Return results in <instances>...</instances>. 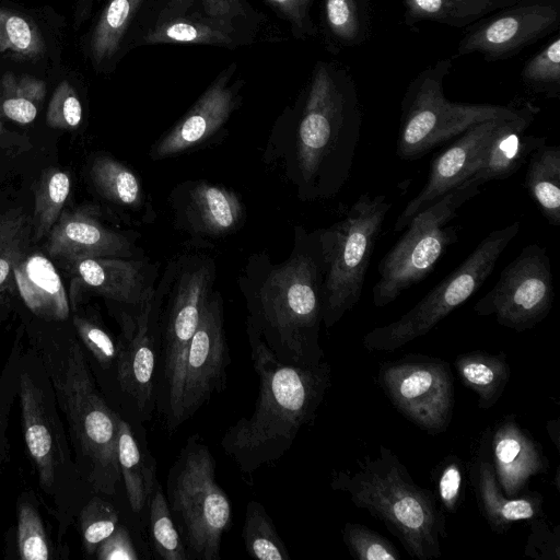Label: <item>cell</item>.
Segmentation results:
<instances>
[{"instance_id": "cell-45", "label": "cell", "mask_w": 560, "mask_h": 560, "mask_svg": "<svg viewBox=\"0 0 560 560\" xmlns=\"http://www.w3.org/2000/svg\"><path fill=\"white\" fill-rule=\"evenodd\" d=\"M73 330L91 357L103 370L115 368L118 355V342L107 330L101 319L94 315L72 314Z\"/></svg>"}, {"instance_id": "cell-43", "label": "cell", "mask_w": 560, "mask_h": 560, "mask_svg": "<svg viewBox=\"0 0 560 560\" xmlns=\"http://www.w3.org/2000/svg\"><path fill=\"white\" fill-rule=\"evenodd\" d=\"M77 521L83 552L91 557L98 545L118 526L119 513L102 494L94 493L78 512Z\"/></svg>"}, {"instance_id": "cell-1", "label": "cell", "mask_w": 560, "mask_h": 560, "mask_svg": "<svg viewBox=\"0 0 560 560\" xmlns=\"http://www.w3.org/2000/svg\"><path fill=\"white\" fill-rule=\"evenodd\" d=\"M362 127L352 74L319 60L301 98L270 135L265 160L281 168L303 201L330 199L350 177Z\"/></svg>"}, {"instance_id": "cell-2", "label": "cell", "mask_w": 560, "mask_h": 560, "mask_svg": "<svg viewBox=\"0 0 560 560\" xmlns=\"http://www.w3.org/2000/svg\"><path fill=\"white\" fill-rule=\"evenodd\" d=\"M324 276L319 229L299 225L285 260L275 264L267 252L255 253L238 277L246 329L285 364L312 366L324 361L319 343Z\"/></svg>"}, {"instance_id": "cell-38", "label": "cell", "mask_w": 560, "mask_h": 560, "mask_svg": "<svg viewBox=\"0 0 560 560\" xmlns=\"http://www.w3.org/2000/svg\"><path fill=\"white\" fill-rule=\"evenodd\" d=\"M70 189L71 180L66 172L50 167L42 173L35 188L32 242L47 236L63 211Z\"/></svg>"}, {"instance_id": "cell-48", "label": "cell", "mask_w": 560, "mask_h": 560, "mask_svg": "<svg viewBox=\"0 0 560 560\" xmlns=\"http://www.w3.org/2000/svg\"><path fill=\"white\" fill-rule=\"evenodd\" d=\"M83 119V106L78 90L69 79L55 88L46 110V122L50 128L77 129Z\"/></svg>"}, {"instance_id": "cell-16", "label": "cell", "mask_w": 560, "mask_h": 560, "mask_svg": "<svg viewBox=\"0 0 560 560\" xmlns=\"http://www.w3.org/2000/svg\"><path fill=\"white\" fill-rule=\"evenodd\" d=\"M559 26L560 0H515L468 26L457 56L478 54L487 61L505 60L558 33Z\"/></svg>"}, {"instance_id": "cell-10", "label": "cell", "mask_w": 560, "mask_h": 560, "mask_svg": "<svg viewBox=\"0 0 560 560\" xmlns=\"http://www.w3.org/2000/svg\"><path fill=\"white\" fill-rule=\"evenodd\" d=\"M393 205L385 195L362 194L345 217L319 229L325 276L323 324L336 325L360 301L366 271Z\"/></svg>"}, {"instance_id": "cell-51", "label": "cell", "mask_w": 560, "mask_h": 560, "mask_svg": "<svg viewBox=\"0 0 560 560\" xmlns=\"http://www.w3.org/2000/svg\"><path fill=\"white\" fill-rule=\"evenodd\" d=\"M94 556L98 560H138L140 557L128 528L118 524L116 529L104 539Z\"/></svg>"}, {"instance_id": "cell-56", "label": "cell", "mask_w": 560, "mask_h": 560, "mask_svg": "<svg viewBox=\"0 0 560 560\" xmlns=\"http://www.w3.org/2000/svg\"><path fill=\"white\" fill-rule=\"evenodd\" d=\"M559 476H560V471H559V467H558L557 471H556V478H555V480H556L555 482H556L558 491L560 489V487H559V481H560Z\"/></svg>"}, {"instance_id": "cell-42", "label": "cell", "mask_w": 560, "mask_h": 560, "mask_svg": "<svg viewBox=\"0 0 560 560\" xmlns=\"http://www.w3.org/2000/svg\"><path fill=\"white\" fill-rule=\"evenodd\" d=\"M521 80L534 93L560 97V36L558 33L521 70Z\"/></svg>"}, {"instance_id": "cell-44", "label": "cell", "mask_w": 560, "mask_h": 560, "mask_svg": "<svg viewBox=\"0 0 560 560\" xmlns=\"http://www.w3.org/2000/svg\"><path fill=\"white\" fill-rule=\"evenodd\" d=\"M23 334L22 329L18 331L11 352L0 371V472L11 459L8 438L9 416L18 395L19 365L24 349Z\"/></svg>"}, {"instance_id": "cell-37", "label": "cell", "mask_w": 560, "mask_h": 560, "mask_svg": "<svg viewBox=\"0 0 560 560\" xmlns=\"http://www.w3.org/2000/svg\"><path fill=\"white\" fill-rule=\"evenodd\" d=\"M15 549L22 560L62 558L63 550L52 544L36 498L30 492H23L16 501Z\"/></svg>"}, {"instance_id": "cell-33", "label": "cell", "mask_w": 560, "mask_h": 560, "mask_svg": "<svg viewBox=\"0 0 560 560\" xmlns=\"http://www.w3.org/2000/svg\"><path fill=\"white\" fill-rule=\"evenodd\" d=\"M513 2L515 0H402L404 24L412 27L420 22H435L467 28Z\"/></svg>"}, {"instance_id": "cell-20", "label": "cell", "mask_w": 560, "mask_h": 560, "mask_svg": "<svg viewBox=\"0 0 560 560\" xmlns=\"http://www.w3.org/2000/svg\"><path fill=\"white\" fill-rule=\"evenodd\" d=\"M236 70L231 63L219 73L189 110L150 150L154 161L183 154L210 141L241 102V80L230 83Z\"/></svg>"}, {"instance_id": "cell-14", "label": "cell", "mask_w": 560, "mask_h": 560, "mask_svg": "<svg viewBox=\"0 0 560 560\" xmlns=\"http://www.w3.org/2000/svg\"><path fill=\"white\" fill-rule=\"evenodd\" d=\"M377 383L409 421L430 434L444 432L453 417L455 392L450 364L439 358L406 355L380 366Z\"/></svg>"}, {"instance_id": "cell-35", "label": "cell", "mask_w": 560, "mask_h": 560, "mask_svg": "<svg viewBox=\"0 0 560 560\" xmlns=\"http://www.w3.org/2000/svg\"><path fill=\"white\" fill-rule=\"evenodd\" d=\"M525 186L549 224H560V145L544 144L527 160Z\"/></svg>"}, {"instance_id": "cell-47", "label": "cell", "mask_w": 560, "mask_h": 560, "mask_svg": "<svg viewBox=\"0 0 560 560\" xmlns=\"http://www.w3.org/2000/svg\"><path fill=\"white\" fill-rule=\"evenodd\" d=\"M342 540L357 560H399L397 548L377 532L358 523L348 522L342 529Z\"/></svg>"}, {"instance_id": "cell-18", "label": "cell", "mask_w": 560, "mask_h": 560, "mask_svg": "<svg viewBox=\"0 0 560 560\" xmlns=\"http://www.w3.org/2000/svg\"><path fill=\"white\" fill-rule=\"evenodd\" d=\"M236 23L210 15L197 0L147 3L133 30L138 45L187 44L235 48L244 43Z\"/></svg>"}, {"instance_id": "cell-25", "label": "cell", "mask_w": 560, "mask_h": 560, "mask_svg": "<svg viewBox=\"0 0 560 560\" xmlns=\"http://www.w3.org/2000/svg\"><path fill=\"white\" fill-rule=\"evenodd\" d=\"M57 18L54 11L0 2V56L34 66L54 60L59 52Z\"/></svg>"}, {"instance_id": "cell-46", "label": "cell", "mask_w": 560, "mask_h": 560, "mask_svg": "<svg viewBox=\"0 0 560 560\" xmlns=\"http://www.w3.org/2000/svg\"><path fill=\"white\" fill-rule=\"evenodd\" d=\"M434 497L440 508L456 513L465 499L466 466L456 455L444 457L433 469Z\"/></svg>"}, {"instance_id": "cell-28", "label": "cell", "mask_w": 560, "mask_h": 560, "mask_svg": "<svg viewBox=\"0 0 560 560\" xmlns=\"http://www.w3.org/2000/svg\"><path fill=\"white\" fill-rule=\"evenodd\" d=\"M149 0H106L82 39V51L96 73H112L130 49V40Z\"/></svg>"}, {"instance_id": "cell-19", "label": "cell", "mask_w": 560, "mask_h": 560, "mask_svg": "<svg viewBox=\"0 0 560 560\" xmlns=\"http://www.w3.org/2000/svg\"><path fill=\"white\" fill-rule=\"evenodd\" d=\"M65 264L74 285L69 299L71 312L78 311L81 292L110 303L140 304L154 293L160 271L159 264L145 256L85 258Z\"/></svg>"}, {"instance_id": "cell-49", "label": "cell", "mask_w": 560, "mask_h": 560, "mask_svg": "<svg viewBox=\"0 0 560 560\" xmlns=\"http://www.w3.org/2000/svg\"><path fill=\"white\" fill-rule=\"evenodd\" d=\"M524 555L537 560H560V525L551 527L544 516L530 520Z\"/></svg>"}, {"instance_id": "cell-7", "label": "cell", "mask_w": 560, "mask_h": 560, "mask_svg": "<svg viewBox=\"0 0 560 560\" xmlns=\"http://www.w3.org/2000/svg\"><path fill=\"white\" fill-rule=\"evenodd\" d=\"M217 277L212 257L183 253L168 260L155 293L160 306V354L156 411L171 434L178 427L184 369L188 348Z\"/></svg>"}, {"instance_id": "cell-40", "label": "cell", "mask_w": 560, "mask_h": 560, "mask_svg": "<svg viewBox=\"0 0 560 560\" xmlns=\"http://www.w3.org/2000/svg\"><path fill=\"white\" fill-rule=\"evenodd\" d=\"M242 538L247 555L254 559L290 560L289 550L271 517L256 500L247 503Z\"/></svg>"}, {"instance_id": "cell-57", "label": "cell", "mask_w": 560, "mask_h": 560, "mask_svg": "<svg viewBox=\"0 0 560 560\" xmlns=\"http://www.w3.org/2000/svg\"><path fill=\"white\" fill-rule=\"evenodd\" d=\"M7 133V130L4 128L2 119H0V137L4 136Z\"/></svg>"}, {"instance_id": "cell-53", "label": "cell", "mask_w": 560, "mask_h": 560, "mask_svg": "<svg viewBox=\"0 0 560 560\" xmlns=\"http://www.w3.org/2000/svg\"><path fill=\"white\" fill-rule=\"evenodd\" d=\"M102 0H75L73 5L72 27L78 31L91 19L93 11Z\"/></svg>"}, {"instance_id": "cell-8", "label": "cell", "mask_w": 560, "mask_h": 560, "mask_svg": "<svg viewBox=\"0 0 560 560\" xmlns=\"http://www.w3.org/2000/svg\"><path fill=\"white\" fill-rule=\"evenodd\" d=\"M215 459L198 434L191 435L171 466L166 500L189 560H219L233 511L217 481Z\"/></svg>"}, {"instance_id": "cell-17", "label": "cell", "mask_w": 560, "mask_h": 560, "mask_svg": "<svg viewBox=\"0 0 560 560\" xmlns=\"http://www.w3.org/2000/svg\"><path fill=\"white\" fill-rule=\"evenodd\" d=\"M230 363L223 299L219 291H213L188 348L178 427L189 420L214 394L225 388Z\"/></svg>"}, {"instance_id": "cell-3", "label": "cell", "mask_w": 560, "mask_h": 560, "mask_svg": "<svg viewBox=\"0 0 560 560\" xmlns=\"http://www.w3.org/2000/svg\"><path fill=\"white\" fill-rule=\"evenodd\" d=\"M35 318L25 334L51 382L79 472L93 493L114 495L121 479L117 458L120 415L98 390L72 325Z\"/></svg>"}, {"instance_id": "cell-11", "label": "cell", "mask_w": 560, "mask_h": 560, "mask_svg": "<svg viewBox=\"0 0 560 560\" xmlns=\"http://www.w3.org/2000/svg\"><path fill=\"white\" fill-rule=\"evenodd\" d=\"M518 231L520 223L513 222L489 233L456 269L412 308L395 322L366 332L363 347L369 351L390 352L428 334L482 287Z\"/></svg>"}, {"instance_id": "cell-32", "label": "cell", "mask_w": 560, "mask_h": 560, "mask_svg": "<svg viewBox=\"0 0 560 560\" xmlns=\"http://www.w3.org/2000/svg\"><path fill=\"white\" fill-rule=\"evenodd\" d=\"M322 27L332 54L362 45L372 30L370 0H322Z\"/></svg>"}, {"instance_id": "cell-34", "label": "cell", "mask_w": 560, "mask_h": 560, "mask_svg": "<svg viewBox=\"0 0 560 560\" xmlns=\"http://www.w3.org/2000/svg\"><path fill=\"white\" fill-rule=\"evenodd\" d=\"M455 366L462 384L478 396V407H493L510 381L511 369L504 353L470 351L458 354Z\"/></svg>"}, {"instance_id": "cell-31", "label": "cell", "mask_w": 560, "mask_h": 560, "mask_svg": "<svg viewBox=\"0 0 560 560\" xmlns=\"http://www.w3.org/2000/svg\"><path fill=\"white\" fill-rule=\"evenodd\" d=\"M90 176L96 191L117 208L140 214L143 220L154 214L141 179L120 161L98 155L91 164Z\"/></svg>"}, {"instance_id": "cell-15", "label": "cell", "mask_w": 560, "mask_h": 560, "mask_svg": "<svg viewBox=\"0 0 560 560\" xmlns=\"http://www.w3.org/2000/svg\"><path fill=\"white\" fill-rule=\"evenodd\" d=\"M555 300L550 258L536 243L524 247L474 306L480 316H494L498 324L522 332L534 328L550 313Z\"/></svg>"}, {"instance_id": "cell-41", "label": "cell", "mask_w": 560, "mask_h": 560, "mask_svg": "<svg viewBox=\"0 0 560 560\" xmlns=\"http://www.w3.org/2000/svg\"><path fill=\"white\" fill-rule=\"evenodd\" d=\"M148 512L151 544L156 556L163 560H189L159 481L150 497Z\"/></svg>"}, {"instance_id": "cell-22", "label": "cell", "mask_w": 560, "mask_h": 560, "mask_svg": "<svg viewBox=\"0 0 560 560\" xmlns=\"http://www.w3.org/2000/svg\"><path fill=\"white\" fill-rule=\"evenodd\" d=\"M44 249L63 262L98 257H143L133 232L119 231L104 224L88 208L63 210L46 236Z\"/></svg>"}, {"instance_id": "cell-36", "label": "cell", "mask_w": 560, "mask_h": 560, "mask_svg": "<svg viewBox=\"0 0 560 560\" xmlns=\"http://www.w3.org/2000/svg\"><path fill=\"white\" fill-rule=\"evenodd\" d=\"M47 94L46 82L32 74L4 72L0 78V119L21 125L35 120Z\"/></svg>"}, {"instance_id": "cell-24", "label": "cell", "mask_w": 560, "mask_h": 560, "mask_svg": "<svg viewBox=\"0 0 560 560\" xmlns=\"http://www.w3.org/2000/svg\"><path fill=\"white\" fill-rule=\"evenodd\" d=\"M487 439L489 459L506 497L521 494L533 477L548 471L549 460L541 445L521 427L515 416L498 421Z\"/></svg>"}, {"instance_id": "cell-30", "label": "cell", "mask_w": 560, "mask_h": 560, "mask_svg": "<svg viewBox=\"0 0 560 560\" xmlns=\"http://www.w3.org/2000/svg\"><path fill=\"white\" fill-rule=\"evenodd\" d=\"M117 458L128 502L133 513L148 508L150 497L158 482L156 464L147 444L136 435L131 424L119 418Z\"/></svg>"}, {"instance_id": "cell-23", "label": "cell", "mask_w": 560, "mask_h": 560, "mask_svg": "<svg viewBox=\"0 0 560 560\" xmlns=\"http://www.w3.org/2000/svg\"><path fill=\"white\" fill-rule=\"evenodd\" d=\"M501 120L497 118L474 125L434 156L427 183L398 215L395 232L405 230L417 213L470 177Z\"/></svg>"}, {"instance_id": "cell-55", "label": "cell", "mask_w": 560, "mask_h": 560, "mask_svg": "<svg viewBox=\"0 0 560 560\" xmlns=\"http://www.w3.org/2000/svg\"><path fill=\"white\" fill-rule=\"evenodd\" d=\"M9 314V308L3 301L0 300V325Z\"/></svg>"}, {"instance_id": "cell-4", "label": "cell", "mask_w": 560, "mask_h": 560, "mask_svg": "<svg viewBox=\"0 0 560 560\" xmlns=\"http://www.w3.org/2000/svg\"><path fill=\"white\" fill-rule=\"evenodd\" d=\"M258 376V396L249 417L240 418L220 445L243 474L252 475L281 458L305 425H313L331 383L326 361L300 366L278 360L261 338L246 329Z\"/></svg>"}, {"instance_id": "cell-26", "label": "cell", "mask_w": 560, "mask_h": 560, "mask_svg": "<svg viewBox=\"0 0 560 560\" xmlns=\"http://www.w3.org/2000/svg\"><path fill=\"white\" fill-rule=\"evenodd\" d=\"M539 112L538 106L526 102L517 116L502 119L472 174L465 182L480 186L515 174L536 149L547 143L546 136L526 133Z\"/></svg>"}, {"instance_id": "cell-6", "label": "cell", "mask_w": 560, "mask_h": 560, "mask_svg": "<svg viewBox=\"0 0 560 560\" xmlns=\"http://www.w3.org/2000/svg\"><path fill=\"white\" fill-rule=\"evenodd\" d=\"M16 397L25 448L38 487L52 503L57 545L62 548L68 527L94 493L79 472L51 382L31 346L20 358Z\"/></svg>"}, {"instance_id": "cell-9", "label": "cell", "mask_w": 560, "mask_h": 560, "mask_svg": "<svg viewBox=\"0 0 560 560\" xmlns=\"http://www.w3.org/2000/svg\"><path fill=\"white\" fill-rule=\"evenodd\" d=\"M455 56L435 61L408 84L400 104L396 154L416 161L476 124L517 116L523 106L451 102L444 95V79Z\"/></svg>"}, {"instance_id": "cell-29", "label": "cell", "mask_w": 560, "mask_h": 560, "mask_svg": "<svg viewBox=\"0 0 560 560\" xmlns=\"http://www.w3.org/2000/svg\"><path fill=\"white\" fill-rule=\"evenodd\" d=\"M15 288L28 308L45 322H65L70 317V303L54 264L39 253L26 254L14 267Z\"/></svg>"}, {"instance_id": "cell-5", "label": "cell", "mask_w": 560, "mask_h": 560, "mask_svg": "<svg viewBox=\"0 0 560 560\" xmlns=\"http://www.w3.org/2000/svg\"><path fill=\"white\" fill-rule=\"evenodd\" d=\"M330 487L347 493L358 509L382 522L410 557H441V539L446 537L445 512L433 492L417 485L388 447L380 446L375 458L364 456L354 470L334 471Z\"/></svg>"}, {"instance_id": "cell-21", "label": "cell", "mask_w": 560, "mask_h": 560, "mask_svg": "<svg viewBox=\"0 0 560 560\" xmlns=\"http://www.w3.org/2000/svg\"><path fill=\"white\" fill-rule=\"evenodd\" d=\"M174 225L195 240H217L236 232L245 219L240 196L207 180H186L170 195Z\"/></svg>"}, {"instance_id": "cell-54", "label": "cell", "mask_w": 560, "mask_h": 560, "mask_svg": "<svg viewBox=\"0 0 560 560\" xmlns=\"http://www.w3.org/2000/svg\"><path fill=\"white\" fill-rule=\"evenodd\" d=\"M546 429H547L549 438L556 445V448L559 451V445H560V421H559V418H556L553 420H548L547 424H546Z\"/></svg>"}, {"instance_id": "cell-12", "label": "cell", "mask_w": 560, "mask_h": 560, "mask_svg": "<svg viewBox=\"0 0 560 560\" xmlns=\"http://www.w3.org/2000/svg\"><path fill=\"white\" fill-rule=\"evenodd\" d=\"M479 192L478 185L464 182L410 220L406 232L378 264L380 279L372 289L376 307L390 304L434 269L447 247L458 238L456 228L448 225L450 222Z\"/></svg>"}, {"instance_id": "cell-39", "label": "cell", "mask_w": 560, "mask_h": 560, "mask_svg": "<svg viewBox=\"0 0 560 560\" xmlns=\"http://www.w3.org/2000/svg\"><path fill=\"white\" fill-rule=\"evenodd\" d=\"M32 217L21 209L0 214V293L15 287L13 270L28 253Z\"/></svg>"}, {"instance_id": "cell-13", "label": "cell", "mask_w": 560, "mask_h": 560, "mask_svg": "<svg viewBox=\"0 0 560 560\" xmlns=\"http://www.w3.org/2000/svg\"><path fill=\"white\" fill-rule=\"evenodd\" d=\"M110 304L120 328L115 364L119 390L136 417L140 421H150L156 411L160 354V306L155 290L140 304Z\"/></svg>"}, {"instance_id": "cell-27", "label": "cell", "mask_w": 560, "mask_h": 560, "mask_svg": "<svg viewBox=\"0 0 560 560\" xmlns=\"http://www.w3.org/2000/svg\"><path fill=\"white\" fill-rule=\"evenodd\" d=\"M468 474L479 511L494 533L503 534L515 522L544 516V497L539 492L526 489L516 497H506L502 492L488 456L485 435Z\"/></svg>"}, {"instance_id": "cell-52", "label": "cell", "mask_w": 560, "mask_h": 560, "mask_svg": "<svg viewBox=\"0 0 560 560\" xmlns=\"http://www.w3.org/2000/svg\"><path fill=\"white\" fill-rule=\"evenodd\" d=\"M212 16L237 23L247 19V9L244 0H197Z\"/></svg>"}, {"instance_id": "cell-50", "label": "cell", "mask_w": 560, "mask_h": 560, "mask_svg": "<svg viewBox=\"0 0 560 560\" xmlns=\"http://www.w3.org/2000/svg\"><path fill=\"white\" fill-rule=\"evenodd\" d=\"M278 14L285 19L293 33L299 37H310L317 34V28L311 18L314 0H265Z\"/></svg>"}]
</instances>
